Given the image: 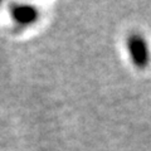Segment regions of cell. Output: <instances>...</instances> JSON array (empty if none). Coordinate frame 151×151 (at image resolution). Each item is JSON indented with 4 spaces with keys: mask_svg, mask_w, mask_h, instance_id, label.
Segmentation results:
<instances>
[{
    "mask_svg": "<svg viewBox=\"0 0 151 151\" xmlns=\"http://www.w3.org/2000/svg\"><path fill=\"white\" fill-rule=\"evenodd\" d=\"M127 48L130 50V55L137 67H145L149 63V50L145 39L139 34H134L129 37Z\"/></svg>",
    "mask_w": 151,
    "mask_h": 151,
    "instance_id": "obj_1",
    "label": "cell"
},
{
    "mask_svg": "<svg viewBox=\"0 0 151 151\" xmlns=\"http://www.w3.org/2000/svg\"><path fill=\"white\" fill-rule=\"evenodd\" d=\"M14 19L22 25H28L34 23L38 18V12L33 6L28 5H15L13 8Z\"/></svg>",
    "mask_w": 151,
    "mask_h": 151,
    "instance_id": "obj_2",
    "label": "cell"
}]
</instances>
